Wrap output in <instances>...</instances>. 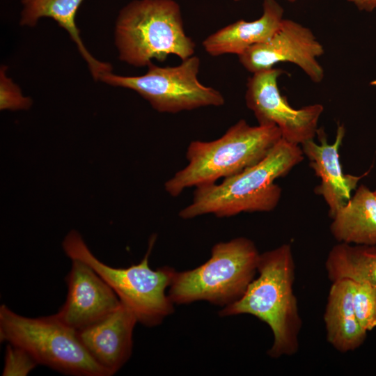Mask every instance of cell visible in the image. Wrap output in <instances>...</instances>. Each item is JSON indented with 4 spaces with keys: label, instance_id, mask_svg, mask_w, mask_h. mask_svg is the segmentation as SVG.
I'll list each match as a JSON object with an SVG mask.
<instances>
[{
    "label": "cell",
    "instance_id": "obj_1",
    "mask_svg": "<svg viewBox=\"0 0 376 376\" xmlns=\"http://www.w3.org/2000/svg\"><path fill=\"white\" fill-rule=\"evenodd\" d=\"M258 276L244 294L219 311L221 317L249 314L267 324L273 334L272 358L292 356L299 350L302 321L293 285L295 265L290 244L260 253Z\"/></svg>",
    "mask_w": 376,
    "mask_h": 376
},
{
    "label": "cell",
    "instance_id": "obj_2",
    "mask_svg": "<svg viewBox=\"0 0 376 376\" xmlns=\"http://www.w3.org/2000/svg\"><path fill=\"white\" fill-rule=\"evenodd\" d=\"M302 149L281 139L256 164L217 182L196 187L191 202L179 212L183 219L211 214L229 217L241 212H269L278 205L281 187L274 183L304 159Z\"/></svg>",
    "mask_w": 376,
    "mask_h": 376
},
{
    "label": "cell",
    "instance_id": "obj_3",
    "mask_svg": "<svg viewBox=\"0 0 376 376\" xmlns=\"http://www.w3.org/2000/svg\"><path fill=\"white\" fill-rule=\"evenodd\" d=\"M281 138L274 125L251 126L241 119L217 139L193 141L187 148V164L165 182V191L176 197L187 188L234 175L260 162Z\"/></svg>",
    "mask_w": 376,
    "mask_h": 376
},
{
    "label": "cell",
    "instance_id": "obj_4",
    "mask_svg": "<svg viewBox=\"0 0 376 376\" xmlns=\"http://www.w3.org/2000/svg\"><path fill=\"white\" fill-rule=\"evenodd\" d=\"M118 58L135 67L173 54L182 61L196 45L184 29L181 9L174 0H134L119 12L114 29Z\"/></svg>",
    "mask_w": 376,
    "mask_h": 376
},
{
    "label": "cell",
    "instance_id": "obj_5",
    "mask_svg": "<svg viewBox=\"0 0 376 376\" xmlns=\"http://www.w3.org/2000/svg\"><path fill=\"white\" fill-rule=\"evenodd\" d=\"M156 235L150 238L148 250L139 264L125 268L110 267L89 250L81 235L70 231L63 242L65 254L88 264L112 288L120 302L135 315L138 323L152 327L161 324L174 311L168 292L176 270L168 266L152 269L149 258Z\"/></svg>",
    "mask_w": 376,
    "mask_h": 376
},
{
    "label": "cell",
    "instance_id": "obj_6",
    "mask_svg": "<svg viewBox=\"0 0 376 376\" xmlns=\"http://www.w3.org/2000/svg\"><path fill=\"white\" fill-rule=\"evenodd\" d=\"M260 255L254 242L246 237L217 243L205 263L176 271L168 295L174 304L205 301L227 306L244 294L255 278Z\"/></svg>",
    "mask_w": 376,
    "mask_h": 376
},
{
    "label": "cell",
    "instance_id": "obj_7",
    "mask_svg": "<svg viewBox=\"0 0 376 376\" xmlns=\"http://www.w3.org/2000/svg\"><path fill=\"white\" fill-rule=\"evenodd\" d=\"M0 340L17 345L38 364L73 376H111L81 343L77 331L55 314L29 318L0 306Z\"/></svg>",
    "mask_w": 376,
    "mask_h": 376
},
{
    "label": "cell",
    "instance_id": "obj_8",
    "mask_svg": "<svg viewBox=\"0 0 376 376\" xmlns=\"http://www.w3.org/2000/svg\"><path fill=\"white\" fill-rule=\"evenodd\" d=\"M200 65V58L194 55L173 67L157 66L152 61L142 75L122 76L109 72L99 80L136 92L161 113H176L223 105L225 100L222 94L199 81Z\"/></svg>",
    "mask_w": 376,
    "mask_h": 376
},
{
    "label": "cell",
    "instance_id": "obj_9",
    "mask_svg": "<svg viewBox=\"0 0 376 376\" xmlns=\"http://www.w3.org/2000/svg\"><path fill=\"white\" fill-rule=\"evenodd\" d=\"M283 72L272 68L253 73L246 83L245 102L258 125H274L282 139L301 145L316 136L324 107L316 103L292 108L279 88L278 79Z\"/></svg>",
    "mask_w": 376,
    "mask_h": 376
},
{
    "label": "cell",
    "instance_id": "obj_10",
    "mask_svg": "<svg viewBox=\"0 0 376 376\" xmlns=\"http://www.w3.org/2000/svg\"><path fill=\"white\" fill-rule=\"evenodd\" d=\"M324 52L322 45L309 28L283 18L268 40L249 47L238 58L242 65L252 74L272 68L281 62H290L318 84L324 77V69L318 61Z\"/></svg>",
    "mask_w": 376,
    "mask_h": 376
},
{
    "label": "cell",
    "instance_id": "obj_11",
    "mask_svg": "<svg viewBox=\"0 0 376 376\" xmlns=\"http://www.w3.org/2000/svg\"><path fill=\"white\" fill-rule=\"evenodd\" d=\"M65 281L67 297L55 315L76 331L102 320L121 304L112 288L81 260H72Z\"/></svg>",
    "mask_w": 376,
    "mask_h": 376
},
{
    "label": "cell",
    "instance_id": "obj_12",
    "mask_svg": "<svg viewBox=\"0 0 376 376\" xmlns=\"http://www.w3.org/2000/svg\"><path fill=\"white\" fill-rule=\"evenodd\" d=\"M316 135L319 143L311 139L301 144V149L309 160L310 167L321 180L314 189L315 193L323 197L329 207V215L332 218L347 203L358 182L368 172L360 176L343 173L339 155L345 135L343 125H338L335 141L331 144L322 128L318 130Z\"/></svg>",
    "mask_w": 376,
    "mask_h": 376
},
{
    "label": "cell",
    "instance_id": "obj_13",
    "mask_svg": "<svg viewBox=\"0 0 376 376\" xmlns=\"http://www.w3.org/2000/svg\"><path fill=\"white\" fill-rule=\"evenodd\" d=\"M136 323L134 313L121 303L109 315L77 334L92 358L113 375L132 355Z\"/></svg>",
    "mask_w": 376,
    "mask_h": 376
},
{
    "label": "cell",
    "instance_id": "obj_14",
    "mask_svg": "<svg viewBox=\"0 0 376 376\" xmlns=\"http://www.w3.org/2000/svg\"><path fill=\"white\" fill-rule=\"evenodd\" d=\"M262 16L251 22L240 19L208 36L202 42L212 56L242 54L249 47L268 40L283 19V8L276 0H264Z\"/></svg>",
    "mask_w": 376,
    "mask_h": 376
},
{
    "label": "cell",
    "instance_id": "obj_15",
    "mask_svg": "<svg viewBox=\"0 0 376 376\" xmlns=\"http://www.w3.org/2000/svg\"><path fill=\"white\" fill-rule=\"evenodd\" d=\"M354 281L342 279L331 285L324 314L328 343L345 353L359 347L367 337L360 326L353 306Z\"/></svg>",
    "mask_w": 376,
    "mask_h": 376
},
{
    "label": "cell",
    "instance_id": "obj_16",
    "mask_svg": "<svg viewBox=\"0 0 376 376\" xmlns=\"http://www.w3.org/2000/svg\"><path fill=\"white\" fill-rule=\"evenodd\" d=\"M330 231L338 242L376 245V196L361 185L331 218Z\"/></svg>",
    "mask_w": 376,
    "mask_h": 376
},
{
    "label": "cell",
    "instance_id": "obj_17",
    "mask_svg": "<svg viewBox=\"0 0 376 376\" xmlns=\"http://www.w3.org/2000/svg\"><path fill=\"white\" fill-rule=\"evenodd\" d=\"M84 0H22L20 25L34 26L41 17H50L63 28L76 44L95 80L111 72V65L98 61L88 51L80 36L75 17Z\"/></svg>",
    "mask_w": 376,
    "mask_h": 376
},
{
    "label": "cell",
    "instance_id": "obj_18",
    "mask_svg": "<svg viewBox=\"0 0 376 376\" xmlns=\"http://www.w3.org/2000/svg\"><path fill=\"white\" fill-rule=\"evenodd\" d=\"M325 269L331 282L347 279L376 287V245L338 242L329 251Z\"/></svg>",
    "mask_w": 376,
    "mask_h": 376
},
{
    "label": "cell",
    "instance_id": "obj_19",
    "mask_svg": "<svg viewBox=\"0 0 376 376\" xmlns=\"http://www.w3.org/2000/svg\"><path fill=\"white\" fill-rule=\"evenodd\" d=\"M353 306L361 328L370 331L376 327V287L354 281Z\"/></svg>",
    "mask_w": 376,
    "mask_h": 376
},
{
    "label": "cell",
    "instance_id": "obj_20",
    "mask_svg": "<svg viewBox=\"0 0 376 376\" xmlns=\"http://www.w3.org/2000/svg\"><path fill=\"white\" fill-rule=\"evenodd\" d=\"M38 365V362L25 350L7 343L3 376H26Z\"/></svg>",
    "mask_w": 376,
    "mask_h": 376
},
{
    "label": "cell",
    "instance_id": "obj_21",
    "mask_svg": "<svg viewBox=\"0 0 376 376\" xmlns=\"http://www.w3.org/2000/svg\"><path fill=\"white\" fill-rule=\"evenodd\" d=\"M6 67L0 70V108L1 110L27 109L32 104L31 99L24 97L19 87L6 76Z\"/></svg>",
    "mask_w": 376,
    "mask_h": 376
},
{
    "label": "cell",
    "instance_id": "obj_22",
    "mask_svg": "<svg viewBox=\"0 0 376 376\" xmlns=\"http://www.w3.org/2000/svg\"><path fill=\"white\" fill-rule=\"evenodd\" d=\"M290 2L296 0H288ZM352 3L359 10L372 12L376 9V0H347Z\"/></svg>",
    "mask_w": 376,
    "mask_h": 376
},
{
    "label": "cell",
    "instance_id": "obj_23",
    "mask_svg": "<svg viewBox=\"0 0 376 376\" xmlns=\"http://www.w3.org/2000/svg\"><path fill=\"white\" fill-rule=\"evenodd\" d=\"M233 1H240V0H233Z\"/></svg>",
    "mask_w": 376,
    "mask_h": 376
},
{
    "label": "cell",
    "instance_id": "obj_24",
    "mask_svg": "<svg viewBox=\"0 0 376 376\" xmlns=\"http://www.w3.org/2000/svg\"><path fill=\"white\" fill-rule=\"evenodd\" d=\"M374 193H375V196H376V190L374 191Z\"/></svg>",
    "mask_w": 376,
    "mask_h": 376
}]
</instances>
